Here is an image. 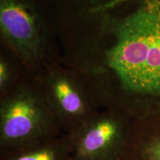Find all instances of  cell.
Masks as SVG:
<instances>
[{
    "instance_id": "cell-7",
    "label": "cell",
    "mask_w": 160,
    "mask_h": 160,
    "mask_svg": "<svg viewBox=\"0 0 160 160\" xmlns=\"http://www.w3.org/2000/svg\"><path fill=\"white\" fill-rule=\"evenodd\" d=\"M33 77L14 53L0 45V97Z\"/></svg>"
},
{
    "instance_id": "cell-2",
    "label": "cell",
    "mask_w": 160,
    "mask_h": 160,
    "mask_svg": "<svg viewBox=\"0 0 160 160\" xmlns=\"http://www.w3.org/2000/svg\"><path fill=\"white\" fill-rule=\"evenodd\" d=\"M62 133L34 77L0 97V155Z\"/></svg>"
},
{
    "instance_id": "cell-4",
    "label": "cell",
    "mask_w": 160,
    "mask_h": 160,
    "mask_svg": "<svg viewBox=\"0 0 160 160\" xmlns=\"http://www.w3.org/2000/svg\"><path fill=\"white\" fill-rule=\"evenodd\" d=\"M131 118L118 111L101 109L75 132L68 134L74 160H118Z\"/></svg>"
},
{
    "instance_id": "cell-3",
    "label": "cell",
    "mask_w": 160,
    "mask_h": 160,
    "mask_svg": "<svg viewBox=\"0 0 160 160\" xmlns=\"http://www.w3.org/2000/svg\"><path fill=\"white\" fill-rule=\"evenodd\" d=\"M36 79L65 134L80 128L101 110L85 79L62 62Z\"/></svg>"
},
{
    "instance_id": "cell-1",
    "label": "cell",
    "mask_w": 160,
    "mask_h": 160,
    "mask_svg": "<svg viewBox=\"0 0 160 160\" xmlns=\"http://www.w3.org/2000/svg\"><path fill=\"white\" fill-rule=\"evenodd\" d=\"M0 45L35 78L62 63L53 0H0Z\"/></svg>"
},
{
    "instance_id": "cell-5",
    "label": "cell",
    "mask_w": 160,
    "mask_h": 160,
    "mask_svg": "<svg viewBox=\"0 0 160 160\" xmlns=\"http://www.w3.org/2000/svg\"><path fill=\"white\" fill-rule=\"evenodd\" d=\"M118 160H160V111L131 119Z\"/></svg>"
},
{
    "instance_id": "cell-6",
    "label": "cell",
    "mask_w": 160,
    "mask_h": 160,
    "mask_svg": "<svg viewBox=\"0 0 160 160\" xmlns=\"http://www.w3.org/2000/svg\"><path fill=\"white\" fill-rule=\"evenodd\" d=\"M0 160H74L68 135L62 133L37 145L0 155Z\"/></svg>"
}]
</instances>
